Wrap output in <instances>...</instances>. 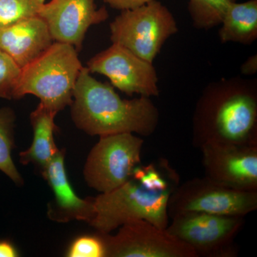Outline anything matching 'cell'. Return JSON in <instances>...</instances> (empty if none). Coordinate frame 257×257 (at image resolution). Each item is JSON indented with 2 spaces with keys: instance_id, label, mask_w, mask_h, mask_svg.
<instances>
[{
  "instance_id": "5b68a950",
  "label": "cell",
  "mask_w": 257,
  "mask_h": 257,
  "mask_svg": "<svg viewBox=\"0 0 257 257\" xmlns=\"http://www.w3.org/2000/svg\"><path fill=\"white\" fill-rule=\"evenodd\" d=\"M178 30L173 15L158 0L123 10L111 23V40L153 62L167 39Z\"/></svg>"
},
{
  "instance_id": "9a60e30c",
  "label": "cell",
  "mask_w": 257,
  "mask_h": 257,
  "mask_svg": "<svg viewBox=\"0 0 257 257\" xmlns=\"http://www.w3.org/2000/svg\"><path fill=\"white\" fill-rule=\"evenodd\" d=\"M57 113L40 103L30 114L33 128V141L28 150L20 152V162L32 164L42 172L60 151L54 138L57 130L55 117Z\"/></svg>"
},
{
  "instance_id": "52a82bcc",
  "label": "cell",
  "mask_w": 257,
  "mask_h": 257,
  "mask_svg": "<svg viewBox=\"0 0 257 257\" xmlns=\"http://www.w3.org/2000/svg\"><path fill=\"white\" fill-rule=\"evenodd\" d=\"M170 219L167 231L190 246L198 256H236L234 241L243 227V216L189 211Z\"/></svg>"
},
{
  "instance_id": "ffe728a7",
  "label": "cell",
  "mask_w": 257,
  "mask_h": 257,
  "mask_svg": "<svg viewBox=\"0 0 257 257\" xmlns=\"http://www.w3.org/2000/svg\"><path fill=\"white\" fill-rule=\"evenodd\" d=\"M21 72L15 61L0 50V99H13Z\"/></svg>"
},
{
  "instance_id": "6da1fadb",
  "label": "cell",
  "mask_w": 257,
  "mask_h": 257,
  "mask_svg": "<svg viewBox=\"0 0 257 257\" xmlns=\"http://www.w3.org/2000/svg\"><path fill=\"white\" fill-rule=\"evenodd\" d=\"M179 179L165 159L145 166L140 164L122 185L93 197L94 216L89 224L101 234H109L135 220L147 221L166 229L170 223L169 199L180 184Z\"/></svg>"
},
{
  "instance_id": "4fadbf2b",
  "label": "cell",
  "mask_w": 257,
  "mask_h": 257,
  "mask_svg": "<svg viewBox=\"0 0 257 257\" xmlns=\"http://www.w3.org/2000/svg\"><path fill=\"white\" fill-rule=\"evenodd\" d=\"M64 160L65 150H60L41 172L54 194L47 215L58 222L79 220L89 224L94 216L93 197L83 199L76 194L69 183Z\"/></svg>"
},
{
  "instance_id": "cb8c5ba5",
  "label": "cell",
  "mask_w": 257,
  "mask_h": 257,
  "mask_svg": "<svg viewBox=\"0 0 257 257\" xmlns=\"http://www.w3.org/2000/svg\"><path fill=\"white\" fill-rule=\"evenodd\" d=\"M257 70L256 55L252 56L246 60L241 66V72L244 74H253L256 73Z\"/></svg>"
},
{
  "instance_id": "9c48e42d",
  "label": "cell",
  "mask_w": 257,
  "mask_h": 257,
  "mask_svg": "<svg viewBox=\"0 0 257 257\" xmlns=\"http://www.w3.org/2000/svg\"><path fill=\"white\" fill-rule=\"evenodd\" d=\"M115 235L101 234L106 257H198L187 243L145 220L130 221Z\"/></svg>"
},
{
  "instance_id": "e0dca14e",
  "label": "cell",
  "mask_w": 257,
  "mask_h": 257,
  "mask_svg": "<svg viewBox=\"0 0 257 257\" xmlns=\"http://www.w3.org/2000/svg\"><path fill=\"white\" fill-rule=\"evenodd\" d=\"M15 118L11 108H0V171L16 185L22 186L24 183L23 177L12 157L15 146Z\"/></svg>"
},
{
  "instance_id": "603a6c76",
  "label": "cell",
  "mask_w": 257,
  "mask_h": 257,
  "mask_svg": "<svg viewBox=\"0 0 257 257\" xmlns=\"http://www.w3.org/2000/svg\"><path fill=\"white\" fill-rule=\"evenodd\" d=\"M18 249L11 241L8 239H0V257L19 256Z\"/></svg>"
},
{
  "instance_id": "8fae6325",
  "label": "cell",
  "mask_w": 257,
  "mask_h": 257,
  "mask_svg": "<svg viewBox=\"0 0 257 257\" xmlns=\"http://www.w3.org/2000/svg\"><path fill=\"white\" fill-rule=\"evenodd\" d=\"M199 148L206 177L236 190L257 191V145L207 143Z\"/></svg>"
},
{
  "instance_id": "2e32d148",
  "label": "cell",
  "mask_w": 257,
  "mask_h": 257,
  "mask_svg": "<svg viewBox=\"0 0 257 257\" xmlns=\"http://www.w3.org/2000/svg\"><path fill=\"white\" fill-rule=\"evenodd\" d=\"M221 24L219 35L221 42L251 43L257 37V0L243 3L232 2Z\"/></svg>"
},
{
  "instance_id": "d6986e66",
  "label": "cell",
  "mask_w": 257,
  "mask_h": 257,
  "mask_svg": "<svg viewBox=\"0 0 257 257\" xmlns=\"http://www.w3.org/2000/svg\"><path fill=\"white\" fill-rule=\"evenodd\" d=\"M45 0H0V28L39 16Z\"/></svg>"
},
{
  "instance_id": "ba28073f",
  "label": "cell",
  "mask_w": 257,
  "mask_h": 257,
  "mask_svg": "<svg viewBox=\"0 0 257 257\" xmlns=\"http://www.w3.org/2000/svg\"><path fill=\"white\" fill-rule=\"evenodd\" d=\"M257 209V191L229 188L204 177L189 179L171 194L169 217L197 211L218 215L243 216Z\"/></svg>"
},
{
  "instance_id": "7c38bea8",
  "label": "cell",
  "mask_w": 257,
  "mask_h": 257,
  "mask_svg": "<svg viewBox=\"0 0 257 257\" xmlns=\"http://www.w3.org/2000/svg\"><path fill=\"white\" fill-rule=\"evenodd\" d=\"M39 17L46 23L54 42L82 48L88 29L105 21V8L98 9L95 0H51L45 3Z\"/></svg>"
},
{
  "instance_id": "30bf717a",
  "label": "cell",
  "mask_w": 257,
  "mask_h": 257,
  "mask_svg": "<svg viewBox=\"0 0 257 257\" xmlns=\"http://www.w3.org/2000/svg\"><path fill=\"white\" fill-rule=\"evenodd\" d=\"M91 73L106 76L113 87L127 95L158 96V77L151 62L140 58L133 52L113 43L88 62Z\"/></svg>"
},
{
  "instance_id": "3957f363",
  "label": "cell",
  "mask_w": 257,
  "mask_h": 257,
  "mask_svg": "<svg viewBox=\"0 0 257 257\" xmlns=\"http://www.w3.org/2000/svg\"><path fill=\"white\" fill-rule=\"evenodd\" d=\"M194 146L207 143L257 145V97L243 83L209 88L198 103L194 119Z\"/></svg>"
},
{
  "instance_id": "ac0fdd59",
  "label": "cell",
  "mask_w": 257,
  "mask_h": 257,
  "mask_svg": "<svg viewBox=\"0 0 257 257\" xmlns=\"http://www.w3.org/2000/svg\"><path fill=\"white\" fill-rule=\"evenodd\" d=\"M235 0H189V11L194 26L213 28L221 24L228 7Z\"/></svg>"
},
{
  "instance_id": "7a4b0ae2",
  "label": "cell",
  "mask_w": 257,
  "mask_h": 257,
  "mask_svg": "<svg viewBox=\"0 0 257 257\" xmlns=\"http://www.w3.org/2000/svg\"><path fill=\"white\" fill-rule=\"evenodd\" d=\"M70 106L74 124L92 136H150L159 123L158 109L150 97L121 99L112 86L92 77L87 67L81 69Z\"/></svg>"
},
{
  "instance_id": "44dd1931",
  "label": "cell",
  "mask_w": 257,
  "mask_h": 257,
  "mask_svg": "<svg viewBox=\"0 0 257 257\" xmlns=\"http://www.w3.org/2000/svg\"><path fill=\"white\" fill-rule=\"evenodd\" d=\"M69 257H106V248L100 233L93 236H82L71 243Z\"/></svg>"
},
{
  "instance_id": "5bb4252c",
  "label": "cell",
  "mask_w": 257,
  "mask_h": 257,
  "mask_svg": "<svg viewBox=\"0 0 257 257\" xmlns=\"http://www.w3.org/2000/svg\"><path fill=\"white\" fill-rule=\"evenodd\" d=\"M53 42L46 23L39 16L0 28V50L21 68L36 60Z\"/></svg>"
},
{
  "instance_id": "7402d4cb",
  "label": "cell",
  "mask_w": 257,
  "mask_h": 257,
  "mask_svg": "<svg viewBox=\"0 0 257 257\" xmlns=\"http://www.w3.org/2000/svg\"><path fill=\"white\" fill-rule=\"evenodd\" d=\"M152 0H104L114 9L123 10H133L150 3Z\"/></svg>"
},
{
  "instance_id": "277c9868",
  "label": "cell",
  "mask_w": 257,
  "mask_h": 257,
  "mask_svg": "<svg viewBox=\"0 0 257 257\" xmlns=\"http://www.w3.org/2000/svg\"><path fill=\"white\" fill-rule=\"evenodd\" d=\"M82 67L74 47L54 42L36 60L22 68L13 99L33 94L58 113L72 104Z\"/></svg>"
},
{
  "instance_id": "8992f818",
  "label": "cell",
  "mask_w": 257,
  "mask_h": 257,
  "mask_svg": "<svg viewBox=\"0 0 257 257\" xmlns=\"http://www.w3.org/2000/svg\"><path fill=\"white\" fill-rule=\"evenodd\" d=\"M144 140L132 133L101 136L88 155L84 177L89 187L100 193L124 184L141 164Z\"/></svg>"
}]
</instances>
